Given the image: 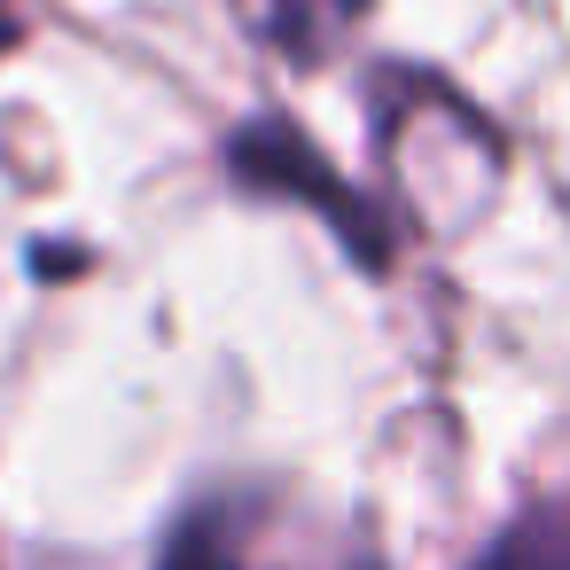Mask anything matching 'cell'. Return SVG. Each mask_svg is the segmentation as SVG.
Instances as JSON below:
<instances>
[{
	"label": "cell",
	"mask_w": 570,
	"mask_h": 570,
	"mask_svg": "<svg viewBox=\"0 0 570 570\" xmlns=\"http://www.w3.org/2000/svg\"><path fill=\"white\" fill-rule=\"evenodd\" d=\"M157 570H375V562L258 484H212L173 515Z\"/></svg>",
	"instance_id": "6da1fadb"
},
{
	"label": "cell",
	"mask_w": 570,
	"mask_h": 570,
	"mask_svg": "<svg viewBox=\"0 0 570 570\" xmlns=\"http://www.w3.org/2000/svg\"><path fill=\"white\" fill-rule=\"evenodd\" d=\"M227 165H235V180H250V188H266V196H297V204L328 212V227L360 250V266H391V227H383L367 204H352V188L305 149V134H297L289 118L243 126L235 149H227Z\"/></svg>",
	"instance_id": "7a4b0ae2"
},
{
	"label": "cell",
	"mask_w": 570,
	"mask_h": 570,
	"mask_svg": "<svg viewBox=\"0 0 570 570\" xmlns=\"http://www.w3.org/2000/svg\"><path fill=\"white\" fill-rule=\"evenodd\" d=\"M235 9H243V32L266 40L274 56L321 63V56H336V40L367 17V0H235Z\"/></svg>",
	"instance_id": "3957f363"
},
{
	"label": "cell",
	"mask_w": 570,
	"mask_h": 570,
	"mask_svg": "<svg viewBox=\"0 0 570 570\" xmlns=\"http://www.w3.org/2000/svg\"><path fill=\"white\" fill-rule=\"evenodd\" d=\"M469 570H570V500H539L515 523H500Z\"/></svg>",
	"instance_id": "277c9868"
}]
</instances>
